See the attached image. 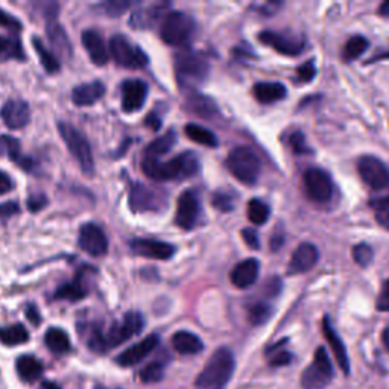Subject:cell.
Segmentation results:
<instances>
[{
	"label": "cell",
	"mask_w": 389,
	"mask_h": 389,
	"mask_svg": "<svg viewBox=\"0 0 389 389\" xmlns=\"http://www.w3.org/2000/svg\"><path fill=\"white\" fill-rule=\"evenodd\" d=\"M186 107L190 113L204 119L215 116L218 111L215 100H211L209 96H204L199 93H190L186 99Z\"/></svg>",
	"instance_id": "f546056e"
},
{
	"label": "cell",
	"mask_w": 389,
	"mask_h": 389,
	"mask_svg": "<svg viewBox=\"0 0 389 389\" xmlns=\"http://www.w3.org/2000/svg\"><path fill=\"white\" fill-rule=\"evenodd\" d=\"M210 73L206 58L193 51H183L175 57V78L183 90H192L202 84Z\"/></svg>",
	"instance_id": "3957f363"
},
{
	"label": "cell",
	"mask_w": 389,
	"mask_h": 389,
	"mask_svg": "<svg viewBox=\"0 0 389 389\" xmlns=\"http://www.w3.org/2000/svg\"><path fill=\"white\" fill-rule=\"evenodd\" d=\"M172 347L180 355L193 356V355L201 353L204 348V344H202V341L197 335H194V333L181 330V331L175 333V335L172 336Z\"/></svg>",
	"instance_id": "4316f807"
},
{
	"label": "cell",
	"mask_w": 389,
	"mask_h": 389,
	"mask_svg": "<svg viewBox=\"0 0 389 389\" xmlns=\"http://www.w3.org/2000/svg\"><path fill=\"white\" fill-rule=\"evenodd\" d=\"M145 124H146V126H150L152 131H159V129L161 128V119L154 111V113H151L150 116L145 119Z\"/></svg>",
	"instance_id": "680465c9"
},
{
	"label": "cell",
	"mask_w": 389,
	"mask_h": 389,
	"mask_svg": "<svg viewBox=\"0 0 389 389\" xmlns=\"http://www.w3.org/2000/svg\"><path fill=\"white\" fill-rule=\"evenodd\" d=\"M26 315H27V318H29L32 321V324H40V315H39V310H37V308H34V305H29V308H27L26 310Z\"/></svg>",
	"instance_id": "91938a15"
},
{
	"label": "cell",
	"mask_w": 389,
	"mask_h": 389,
	"mask_svg": "<svg viewBox=\"0 0 389 389\" xmlns=\"http://www.w3.org/2000/svg\"><path fill=\"white\" fill-rule=\"evenodd\" d=\"M81 40H82V46H84V49L88 53L91 62L99 67L105 66L110 60V52L104 39H102L96 31L87 29L82 32Z\"/></svg>",
	"instance_id": "44dd1931"
},
{
	"label": "cell",
	"mask_w": 389,
	"mask_h": 389,
	"mask_svg": "<svg viewBox=\"0 0 389 389\" xmlns=\"http://www.w3.org/2000/svg\"><path fill=\"white\" fill-rule=\"evenodd\" d=\"M248 219L251 224L254 225H263L268 222L271 216V209L268 207V204H265L261 199H251L248 202V210H246Z\"/></svg>",
	"instance_id": "f35d334b"
},
{
	"label": "cell",
	"mask_w": 389,
	"mask_h": 389,
	"mask_svg": "<svg viewBox=\"0 0 389 389\" xmlns=\"http://www.w3.org/2000/svg\"><path fill=\"white\" fill-rule=\"evenodd\" d=\"M105 95V86L100 81H91L86 82L73 88L72 91V100L73 104L78 107H90L96 104L98 100L102 99Z\"/></svg>",
	"instance_id": "cb8c5ba5"
},
{
	"label": "cell",
	"mask_w": 389,
	"mask_h": 389,
	"mask_svg": "<svg viewBox=\"0 0 389 389\" xmlns=\"http://www.w3.org/2000/svg\"><path fill=\"white\" fill-rule=\"evenodd\" d=\"M201 215V199L194 190H184L178 198V207L175 213V224L183 230H192L198 224Z\"/></svg>",
	"instance_id": "4fadbf2b"
},
{
	"label": "cell",
	"mask_w": 389,
	"mask_h": 389,
	"mask_svg": "<svg viewBox=\"0 0 389 389\" xmlns=\"http://www.w3.org/2000/svg\"><path fill=\"white\" fill-rule=\"evenodd\" d=\"M129 209L134 213L160 211L168 206V194L163 190L146 186L142 183H136L129 190Z\"/></svg>",
	"instance_id": "9c48e42d"
},
{
	"label": "cell",
	"mask_w": 389,
	"mask_h": 389,
	"mask_svg": "<svg viewBox=\"0 0 389 389\" xmlns=\"http://www.w3.org/2000/svg\"><path fill=\"white\" fill-rule=\"evenodd\" d=\"M58 131L64 143H66L69 152L79 164L81 171L86 175L93 173L95 171L93 152H91V147L86 136L82 134L79 129H77L75 126L67 122H58Z\"/></svg>",
	"instance_id": "8992f818"
},
{
	"label": "cell",
	"mask_w": 389,
	"mask_h": 389,
	"mask_svg": "<svg viewBox=\"0 0 389 389\" xmlns=\"http://www.w3.org/2000/svg\"><path fill=\"white\" fill-rule=\"evenodd\" d=\"M319 258L318 248L312 244H301L295 249L291 262H289V274H304L309 272L312 268L317 265Z\"/></svg>",
	"instance_id": "ffe728a7"
},
{
	"label": "cell",
	"mask_w": 389,
	"mask_h": 389,
	"mask_svg": "<svg viewBox=\"0 0 389 389\" xmlns=\"http://www.w3.org/2000/svg\"><path fill=\"white\" fill-rule=\"evenodd\" d=\"M304 190L309 199L315 202H326L333 194V181L330 175L318 168H312L303 177Z\"/></svg>",
	"instance_id": "7c38bea8"
},
{
	"label": "cell",
	"mask_w": 389,
	"mask_h": 389,
	"mask_svg": "<svg viewBox=\"0 0 389 389\" xmlns=\"http://www.w3.org/2000/svg\"><path fill=\"white\" fill-rule=\"evenodd\" d=\"M20 213V206L15 201H8L0 204V219H8L13 218L14 215H18Z\"/></svg>",
	"instance_id": "f5cc1de1"
},
{
	"label": "cell",
	"mask_w": 389,
	"mask_h": 389,
	"mask_svg": "<svg viewBox=\"0 0 389 389\" xmlns=\"http://www.w3.org/2000/svg\"><path fill=\"white\" fill-rule=\"evenodd\" d=\"M333 365L327 350L319 347L315 351L313 362L304 369L301 374L303 389H324L333 378Z\"/></svg>",
	"instance_id": "ba28073f"
},
{
	"label": "cell",
	"mask_w": 389,
	"mask_h": 389,
	"mask_svg": "<svg viewBox=\"0 0 389 389\" xmlns=\"http://www.w3.org/2000/svg\"><path fill=\"white\" fill-rule=\"evenodd\" d=\"M88 294L87 288L82 284V279L78 275L75 280L60 286V288L55 291L53 298L55 300H67V301H79L86 298Z\"/></svg>",
	"instance_id": "d6a6232c"
},
{
	"label": "cell",
	"mask_w": 389,
	"mask_h": 389,
	"mask_svg": "<svg viewBox=\"0 0 389 389\" xmlns=\"http://www.w3.org/2000/svg\"><path fill=\"white\" fill-rule=\"evenodd\" d=\"M142 171L152 181L186 180L199 172V160L194 152H183L169 161L143 159Z\"/></svg>",
	"instance_id": "6da1fadb"
},
{
	"label": "cell",
	"mask_w": 389,
	"mask_h": 389,
	"mask_svg": "<svg viewBox=\"0 0 389 389\" xmlns=\"http://www.w3.org/2000/svg\"><path fill=\"white\" fill-rule=\"evenodd\" d=\"M289 146L291 150L296 154V155H304V154H310V147L305 142V138L303 136V133L296 131L289 137Z\"/></svg>",
	"instance_id": "c3c4849f"
},
{
	"label": "cell",
	"mask_w": 389,
	"mask_h": 389,
	"mask_svg": "<svg viewBox=\"0 0 389 389\" xmlns=\"http://www.w3.org/2000/svg\"><path fill=\"white\" fill-rule=\"evenodd\" d=\"M368 40L362 35H356L353 39H350L344 48V53H342V58L345 61H353L359 58L367 49H368Z\"/></svg>",
	"instance_id": "60d3db41"
},
{
	"label": "cell",
	"mask_w": 389,
	"mask_h": 389,
	"mask_svg": "<svg viewBox=\"0 0 389 389\" xmlns=\"http://www.w3.org/2000/svg\"><path fill=\"white\" fill-rule=\"evenodd\" d=\"M197 31L194 18L184 11H172L164 15L160 25L161 40L169 46H184L187 44Z\"/></svg>",
	"instance_id": "277c9868"
},
{
	"label": "cell",
	"mask_w": 389,
	"mask_h": 389,
	"mask_svg": "<svg viewBox=\"0 0 389 389\" xmlns=\"http://www.w3.org/2000/svg\"><path fill=\"white\" fill-rule=\"evenodd\" d=\"M164 376V365L161 362H151L140 371V378L143 383H157L160 382Z\"/></svg>",
	"instance_id": "f6af8a7d"
},
{
	"label": "cell",
	"mask_w": 389,
	"mask_h": 389,
	"mask_svg": "<svg viewBox=\"0 0 389 389\" xmlns=\"http://www.w3.org/2000/svg\"><path fill=\"white\" fill-rule=\"evenodd\" d=\"M315 73H317V69H315L313 61H308L296 69V78L300 82H310L315 78Z\"/></svg>",
	"instance_id": "f907efd6"
},
{
	"label": "cell",
	"mask_w": 389,
	"mask_h": 389,
	"mask_svg": "<svg viewBox=\"0 0 389 389\" xmlns=\"http://www.w3.org/2000/svg\"><path fill=\"white\" fill-rule=\"evenodd\" d=\"M159 344L160 338L157 335L146 336L140 342H137V344L122 351V353L117 356V364L122 367H134L137 364H140L145 357L150 356L152 351L159 347Z\"/></svg>",
	"instance_id": "d6986e66"
},
{
	"label": "cell",
	"mask_w": 389,
	"mask_h": 389,
	"mask_svg": "<svg viewBox=\"0 0 389 389\" xmlns=\"http://www.w3.org/2000/svg\"><path fill=\"white\" fill-rule=\"evenodd\" d=\"M78 244L82 251L91 257H102L108 253V239L100 227L88 222L79 228Z\"/></svg>",
	"instance_id": "5bb4252c"
},
{
	"label": "cell",
	"mask_w": 389,
	"mask_h": 389,
	"mask_svg": "<svg viewBox=\"0 0 389 389\" xmlns=\"http://www.w3.org/2000/svg\"><path fill=\"white\" fill-rule=\"evenodd\" d=\"M351 254H353V261L359 266L367 268L369 263L373 262L374 251L368 244H357L356 246H353V251H351Z\"/></svg>",
	"instance_id": "7dc6e473"
},
{
	"label": "cell",
	"mask_w": 389,
	"mask_h": 389,
	"mask_svg": "<svg viewBox=\"0 0 389 389\" xmlns=\"http://www.w3.org/2000/svg\"><path fill=\"white\" fill-rule=\"evenodd\" d=\"M369 206L374 209L378 224L389 230V197L371 199L369 201Z\"/></svg>",
	"instance_id": "ee69618b"
},
{
	"label": "cell",
	"mask_w": 389,
	"mask_h": 389,
	"mask_svg": "<svg viewBox=\"0 0 389 389\" xmlns=\"http://www.w3.org/2000/svg\"><path fill=\"white\" fill-rule=\"evenodd\" d=\"M253 95L261 104L268 105L283 100L288 95V90L280 82H257L253 88Z\"/></svg>",
	"instance_id": "83f0119b"
},
{
	"label": "cell",
	"mask_w": 389,
	"mask_h": 389,
	"mask_svg": "<svg viewBox=\"0 0 389 389\" xmlns=\"http://www.w3.org/2000/svg\"><path fill=\"white\" fill-rule=\"evenodd\" d=\"M382 341H383V345L385 348L389 351V327H386L382 333Z\"/></svg>",
	"instance_id": "be15d7a7"
},
{
	"label": "cell",
	"mask_w": 389,
	"mask_h": 389,
	"mask_svg": "<svg viewBox=\"0 0 389 389\" xmlns=\"http://www.w3.org/2000/svg\"><path fill=\"white\" fill-rule=\"evenodd\" d=\"M261 271V263L256 258H246V261L237 263L230 274V280L237 289H248L253 286Z\"/></svg>",
	"instance_id": "7402d4cb"
},
{
	"label": "cell",
	"mask_w": 389,
	"mask_h": 389,
	"mask_svg": "<svg viewBox=\"0 0 389 389\" xmlns=\"http://www.w3.org/2000/svg\"><path fill=\"white\" fill-rule=\"evenodd\" d=\"M29 341V333L25 329L22 324H14V326L8 327H0V342L4 345L14 347V345H22Z\"/></svg>",
	"instance_id": "d590c367"
},
{
	"label": "cell",
	"mask_w": 389,
	"mask_h": 389,
	"mask_svg": "<svg viewBox=\"0 0 389 389\" xmlns=\"http://www.w3.org/2000/svg\"><path fill=\"white\" fill-rule=\"evenodd\" d=\"M381 60H389V51L376 55V57H373L371 60H369V62H376V61H381Z\"/></svg>",
	"instance_id": "6125c7cd"
},
{
	"label": "cell",
	"mask_w": 389,
	"mask_h": 389,
	"mask_svg": "<svg viewBox=\"0 0 389 389\" xmlns=\"http://www.w3.org/2000/svg\"><path fill=\"white\" fill-rule=\"evenodd\" d=\"M46 206H48V198H46L43 193L31 194V197L27 198V209L34 213L43 210Z\"/></svg>",
	"instance_id": "db71d44e"
},
{
	"label": "cell",
	"mask_w": 389,
	"mask_h": 389,
	"mask_svg": "<svg viewBox=\"0 0 389 389\" xmlns=\"http://www.w3.org/2000/svg\"><path fill=\"white\" fill-rule=\"evenodd\" d=\"M282 291V280L279 277H274V279L268 280V283L265 284V295L268 296H275L279 295Z\"/></svg>",
	"instance_id": "9f6ffc18"
},
{
	"label": "cell",
	"mask_w": 389,
	"mask_h": 389,
	"mask_svg": "<svg viewBox=\"0 0 389 389\" xmlns=\"http://www.w3.org/2000/svg\"><path fill=\"white\" fill-rule=\"evenodd\" d=\"M272 308L266 303H254L248 308V319L253 326H262L271 318Z\"/></svg>",
	"instance_id": "b9f144b4"
},
{
	"label": "cell",
	"mask_w": 389,
	"mask_h": 389,
	"mask_svg": "<svg viewBox=\"0 0 389 389\" xmlns=\"http://www.w3.org/2000/svg\"><path fill=\"white\" fill-rule=\"evenodd\" d=\"M286 342H288V339H282L279 344L271 345L270 348H268L266 355H268V357H270V364L272 367H284L292 362V359H294L292 353H289L288 350L282 348V345H284Z\"/></svg>",
	"instance_id": "ab89813d"
},
{
	"label": "cell",
	"mask_w": 389,
	"mask_h": 389,
	"mask_svg": "<svg viewBox=\"0 0 389 389\" xmlns=\"http://www.w3.org/2000/svg\"><path fill=\"white\" fill-rule=\"evenodd\" d=\"M378 14L382 17H389V2H385L378 6Z\"/></svg>",
	"instance_id": "94428289"
},
{
	"label": "cell",
	"mask_w": 389,
	"mask_h": 389,
	"mask_svg": "<svg viewBox=\"0 0 389 389\" xmlns=\"http://www.w3.org/2000/svg\"><path fill=\"white\" fill-rule=\"evenodd\" d=\"M357 172L369 189L383 190L389 187V169L377 157H360V160L357 161Z\"/></svg>",
	"instance_id": "8fae6325"
},
{
	"label": "cell",
	"mask_w": 389,
	"mask_h": 389,
	"mask_svg": "<svg viewBox=\"0 0 389 389\" xmlns=\"http://www.w3.org/2000/svg\"><path fill=\"white\" fill-rule=\"evenodd\" d=\"M225 164L230 173L240 183L246 184V186L254 184L261 177V160H258L257 154L246 146H237L235 150H231Z\"/></svg>",
	"instance_id": "5b68a950"
},
{
	"label": "cell",
	"mask_w": 389,
	"mask_h": 389,
	"mask_svg": "<svg viewBox=\"0 0 389 389\" xmlns=\"http://www.w3.org/2000/svg\"><path fill=\"white\" fill-rule=\"evenodd\" d=\"M166 8H168V4H152L137 9L129 18V25L134 29H150L161 17Z\"/></svg>",
	"instance_id": "484cf974"
},
{
	"label": "cell",
	"mask_w": 389,
	"mask_h": 389,
	"mask_svg": "<svg viewBox=\"0 0 389 389\" xmlns=\"http://www.w3.org/2000/svg\"><path fill=\"white\" fill-rule=\"evenodd\" d=\"M129 246L137 256L154 258V261H169L177 251L173 245L154 239H134Z\"/></svg>",
	"instance_id": "2e32d148"
},
{
	"label": "cell",
	"mask_w": 389,
	"mask_h": 389,
	"mask_svg": "<svg viewBox=\"0 0 389 389\" xmlns=\"http://www.w3.org/2000/svg\"><path fill=\"white\" fill-rule=\"evenodd\" d=\"M145 327V319L143 315L138 312H128L124 319L114 324L113 327L108 330L105 335V344L107 348H114L120 344H124L128 339L134 338L138 335Z\"/></svg>",
	"instance_id": "30bf717a"
},
{
	"label": "cell",
	"mask_w": 389,
	"mask_h": 389,
	"mask_svg": "<svg viewBox=\"0 0 389 389\" xmlns=\"http://www.w3.org/2000/svg\"><path fill=\"white\" fill-rule=\"evenodd\" d=\"M0 26L6 27V29L14 31V32H20L23 29L22 22L18 20V18H15L14 15H9L2 8H0Z\"/></svg>",
	"instance_id": "681fc988"
},
{
	"label": "cell",
	"mask_w": 389,
	"mask_h": 389,
	"mask_svg": "<svg viewBox=\"0 0 389 389\" xmlns=\"http://www.w3.org/2000/svg\"><path fill=\"white\" fill-rule=\"evenodd\" d=\"M242 237L245 240V244L251 249L261 248V239H258V235H257V231L254 228H244L242 230Z\"/></svg>",
	"instance_id": "11a10c76"
},
{
	"label": "cell",
	"mask_w": 389,
	"mask_h": 389,
	"mask_svg": "<svg viewBox=\"0 0 389 389\" xmlns=\"http://www.w3.org/2000/svg\"><path fill=\"white\" fill-rule=\"evenodd\" d=\"M108 52L117 66L124 69H143L150 62V58H147V55L142 51V48L133 44L125 35L120 34H116L110 39Z\"/></svg>",
	"instance_id": "52a82bcc"
},
{
	"label": "cell",
	"mask_w": 389,
	"mask_h": 389,
	"mask_svg": "<svg viewBox=\"0 0 389 389\" xmlns=\"http://www.w3.org/2000/svg\"><path fill=\"white\" fill-rule=\"evenodd\" d=\"M322 333H324V336H326L329 345L331 347V351H333V355H335V359H336L339 368L345 374H350V359H348L347 348L344 345V342H342V339L339 338L336 330L331 327L330 319L327 317L322 321Z\"/></svg>",
	"instance_id": "603a6c76"
},
{
	"label": "cell",
	"mask_w": 389,
	"mask_h": 389,
	"mask_svg": "<svg viewBox=\"0 0 389 389\" xmlns=\"http://www.w3.org/2000/svg\"><path fill=\"white\" fill-rule=\"evenodd\" d=\"M0 117L9 129H22L29 122L31 110L22 99H9L0 110Z\"/></svg>",
	"instance_id": "ac0fdd59"
},
{
	"label": "cell",
	"mask_w": 389,
	"mask_h": 389,
	"mask_svg": "<svg viewBox=\"0 0 389 389\" xmlns=\"http://www.w3.org/2000/svg\"><path fill=\"white\" fill-rule=\"evenodd\" d=\"M46 34H48L51 48L57 51V53L61 55V58L70 60L73 49L64 27L55 20H49L48 25H46Z\"/></svg>",
	"instance_id": "d4e9b609"
},
{
	"label": "cell",
	"mask_w": 389,
	"mask_h": 389,
	"mask_svg": "<svg viewBox=\"0 0 389 389\" xmlns=\"http://www.w3.org/2000/svg\"><path fill=\"white\" fill-rule=\"evenodd\" d=\"M147 84L142 79H126L122 84V108L125 113L142 110L147 98Z\"/></svg>",
	"instance_id": "e0dca14e"
},
{
	"label": "cell",
	"mask_w": 389,
	"mask_h": 389,
	"mask_svg": "<svg viewBox=\"0 0 389 389\" xmlns=\"http://www.w3.org/2000/svg\"><path fill=\"white\" fill-rule=\"evenodd\" d=\"M6 154L9 157V160H13L18 163L25 169H31V160L25 159L20 152V142L14 137L9 136H2L0 137V155Z\"/></svg>",
	"instance_id": "836d02e7"
},
{
	"label": "cell",
	"mask_w": 389,
	"mask_h": 389,
	"mask_svg": "<svg viewBox=\"0 0 389 389\" xmlns=\"http://www.w3.org/2000/svg\"><path fill=\"white\" fill-rule=\"evenodd\" d=\"M184 133H186V136L190 138L192 142L204 145L207 147H216L219 143L215 133L201 125H197V124L186 125V128H184Z\"/></svg>",
	"instance_id": "8d00e7d4"
},
{
	"label": "cell",
	"mask_w": 389,
	"mask_h": 389,
	"mask_svg": "<svg viewBox=\"0 0 389 389\" xmlns=\"http://www.w3.org/2000/svg\"><path fill=\"white\" fill-rule=\"evenodd\" d=\"M376 308L381 312H389V279L382 284V291L378 294Z\"/></svg>",
	"instance_id": "816d5d0a"
},
{
	"label": "cell",
	"mask_w": 389,
	"mask_h": 389,
	"mask_svg": "<svg viewBox=\"0 0 389 389\" xmlns=\"http://www.w3.org/2000/svg\"><path fill=\"white\" fill-rule=\"evenodd\" d=\"M26 60L23 46L15 37L0 35V60Z\"/></svg>",
	"instance_id": "74e56055"
},
{
	"label": "cell",
	"mask_w": 389,
	"mask_h": 389,
	"mask_svg": "<svg viewBox=\"0 0 389 389\" xmlns=\"http://www.w3.org/2000/svg\"><path fill=\"white\" fill-rule=\"evenodd\" d=\"M14 181L9 175L4 171H0V194H5L14 189Z\"/></svg>",
	"instance_id": "6f0895ef"
},
{
	"label": "cell",
	"mask_w": 389,
	"mask_h": 389,
	"mask_svg": "<svg viewBox=\"0 0 389 389\" xmlns=\"http://www.w3.org/2000/svg\"><path fill=\"white\" fill-rule=\"evenodd\" d=\"M211 204L220 211H231L236 206V193L231 190L220 189L213 193Z\"/></svg>",
	"instance_id": "7bdbcfd3"
},
{
	"label": "cell",
	"mask_w": 389,
	"mask_h": 389,
	"mask_svg": "<svg viewBox=\"0 0 389 389\" xmlns=\"http://www.w3.org/2000/svg\"><path fill=\"white\" fill-rule=\"evenodd\" d=\"M236 360L233 351L227 347L218 348L210 356L206 367L194 381L197 389H224L233 376Z\"/></svg>",
	"instance_id": "7a4b0ae2"
},
{
	"label": "cell",
	"mask_w": 389,
	"mask_h": 389,
	"mask_svg": "<svg viewBox=\"0 0 389 389\" xmlns=\"http://www.w3.org/2000/svg\"><path fill=\"white\" fill-rule=\"evenodd\" d=\"M177 143V134L175 131H169L166 133L164 136L155 138L154 142H151L150 145L146 146L145 150V159H155L159 160L161 155L168 154L172 147Z\"/></svg>",
	"instance_id": "4dcf8cb0"
},
{
	"label": "cell",
	"mask_w": 389,
	"mask_h": 389,
	"mask_svg": "<svg viewBox=\"0 0 389 389\" xmlns=\"http://www.w3.org/2000/svg\"><path fill=\"white\" fill-rule=\"evenodd\" d=\"M15 368H17V373H18V376H20V378H23V381L27 383L39 381L43 374L41 362L31 355H25V356L18 357L15 362Z\"/></svg>",
	"instance_id": "f1b7e54d"
},
{
	"label": "cell",
	"mask_w": 389,
	"mask_h": 389,
	"mask_svg": "<svg viewBox=\"0 0 389 389\" xmlns=\"http://www.w3.org/2000/svg\"><path fill=\"white\" fill-rule=\"evenodd\" d=\"M32 46H34L37 55H39L41 66L46 72L51 73V75H52V73L60 72L61 64L57 58V55H55L51 49L46 48L44 43L39 39V37H32Z\"/></svg>",
	"instance_id": "e575fe53"
},
{
	"label": "cell",
	"mask_w": 389,
	"mask_h": 389,
	"mask_svg": "<svg viewBox=\"0 0 389 389\" xmlns=\"http://www.w3.org/2000/svg\"><path fill=\"white\" fill-rule=\"evenodd\" d=\"M258 41L270 46L275 52L286 55V57H296L304 51L303 40L274 31H263L258 34Z\"/></svg>",
	"instance_id": "9a60e30c"
},
{
	"label": "cell",
	"mask_w": 389,
	"mask_h": 389,
	"mask_svg": "<svg viewBox=\"0 0 389 389\" xmlns=\"http://www.w3.org/2000/svg\"><path fill=\"white\" fill-rule=\"evenodd\" d=\"M136 4L131 2V0H108L104 5H102V9L104 13L110 17H119L125 14L129 8H133Z\"/></svg>",
	"instance_id": "bcb514c9"
},
{
	"label": "cell",
	"mask_w": 389,
	"mask_h": 389,
	"mask_svg": "<svg viewBox=\"0 0 389 389\" xmlns=\"http://www.w3.org/2000/svg\"><path fill=\"white\" fill-rule=\"evenodd\" d=\"M40 389H61V388L57 383H53V382H44Z\"/></svg>",
	"instance_id": "e7e4bbea"
},
{
	"label": "cell",
	"mask_w": 389,
	"mask_h": 389,
	"mask_svg": "<svg viewBox=\"0 0 389 389\" xmlns=\"http://www.w3.org/2000/svg\"><path fill=\"white\" fill-rule=\"evenodd\" d=\"M46 347H48L55 355H64L70 351V339L69 335L62 329L52 327L44 335Z\"/></svg>",
	"instance_id": "1f68e13d"
}]
</instances>
